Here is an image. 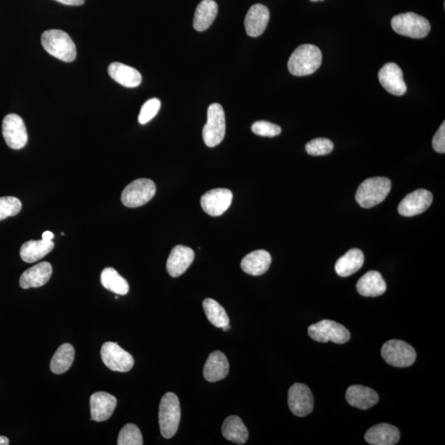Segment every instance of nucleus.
<instances>
[{"label": "nucleus", "instance_id": "nucleus-27", "mask_svg": "<svg viewBox=\"0 0 445 445\" xmlns=\"http://www.w3.org/2000/svg\"><path fill=\"white\" fill-rule=\"evenodd\" d=\"M54 243L52 241L31 240L22 245L20 256L27 263H34L45 258L54 249Z\"/></svg>", "mask_w": 445, "mask_h": 445}, {"label": "nucleus", "instance_id": "nucleus-38", "mask_svg": "<svg viewBox=\"0 0 445 445\" xmlns=\"http://www.w3.org/2000/svg\"><path fill=\"white\" fill-rule=\"evenodd\" d=\"M433 148L439 154L445 153V123H442L433 138Z\"/></svg>", "mask_w": 445, "mask_h": 445}, {"label": "nucleus", "instance_id": "nucleus-32", "mask_svg": "<svg viewBox=\"0 0 445 445\" xmlns=\"http://www.w3.org/2000/svg\"><path fill=\"white\" fill-rule=\"evenodd\" d=\"M205 314L214 327L222 328L229 324V318L223 307L217 301L205 299L203 302Z\"/></svg>", "mask_w": 445, "mask_h": 445}, {"label": "nucleus", "instance_id": "nucleus-15", "mask_svg": "<svg viewBox=\"0 0 445 445\" xmlns=\"http://www.w3.org/2000/svg\"><path fill=\"white\" fill-rule=\"evenodd\" d=\"M379 80L389 94L395 96L406 94L407 87L403 80L402 71L395 63H387L381 68L379 72Z\"/></svg>", "mask_w": 445, "mask_h": 445}, {"label": "nucleus", "instance_id": "nucleus-1", "mask_svg": "<svg viewBox=\"0 0 445 445\" xmlns=\"http://www.w3.org/2000/svg\"><path fill=\"white\" fill-rule=\"evenodd\" d=\"M322 61V52L319 48L311 44L301 45L289 59V71L295 76L309 75L319 70Z\"/></svg>", "mask_w": 445, "mask_h": 445}, {"label": "nucleus", "instance_id": "nucleus-21", "mask_svg": "<svg viewBox=\"0 0 445 445\" xmlns=\"http://www.w3.org/2000/svg\"><path fill=\"white\" fill-rule=\"evenodd\" d=\"M229 371V363L226 355L221 351H214L209 356L204 366V377L214 383L226 378Z\"/></svg>", "mask_w": 445, "mask_h": 445}, {"label": "nucleus", "instance_id": "nucleus-11", "mask_svg": "<svg viewBox=\"0 0 445 445\" xmlns=\"http://www.w3.org/2000/svg\"><path fill=\"white\" fill-rule=\"evenodd\" d=\"M2 132L7 145L13 149L24 148L29 140L24 122L17 114H8L3 118Z\"/></svg>", "mask_w": 445, "mask_h": 445}, {"label": "nucleus", "instance_id": "nucleus-6", "mask_svg": "<svg viewBox=\"0 0 445 445\" xmlns=\"http://www.w3.org/2000/svg\"><path fill=\"white\" fill-rule=\"evenodd\" d=\"M226 115L222 105L219 103L211 104L207 112V122L203 131L205 144L213 148L219 145L226 136Z\"/></svg>", "mask_w": 445, "mask_h": 445}, {"label": "nucleus", "instance_id": "nucleus-25", "mask_svg": "<svg viewBox=\"0 0 445 445\" xmlns=\"http://www.w3.org/2000/svg\"><path fill=\"white\" fill-rule=\"evenodd\" d=\"M108 73L112 79L126 88H136L141 84L140 73L122 63L114 62L108 67Z\"/></svg>", "mask_w": 445, "mask_h": 445}, {"label": "nucleus", "instance_id": "nucleus-12", "mask_svg": "<svg viewBox=\"0 0 445 445\" xmlns=\"http://www.w3.org/2000/svg\"><path fill=\"white\" fill-rule=\"evenodd\" d=\"M314 399L310 388L304 384L292 385L288 393V405L293 415L304 417L314 409Z\"/></svg>", "mask_w": 445, "mask_h": 445}, {"label": "nucleus", "instance_id": "nucleus-20", "mask_svg": "<svg viewBox=\"0 0 445 445\" xmlns=\"http://www.w3.org/2000/svg\"><path fill=\"white\" fill-rule=\"evenodd\" d=\"M346 397L349 404L360 410L370 409L377 404L379 399L374 390L362 385H352L347 389Z\"/></svg>", "mask_w": 445, "mask_h": 445}, {"label": "nucleus", "instance_id": "nucleus-13", "mask_svg": "<svg viewBox=\"0 0 445 445\" xmlns=\"http://www.w3.org/2000/svg\"><path fill=\"white\" fill-rule=\"evenodd\" d=\"M233 200L231 191L224 188L210 190L200 199L201 207L210 217H220L229 208Z\"/></svg>", "mask_w": 445, "mask_h": 445}, {"label": "nucleus", "instance_id": "nucleus-14", "mask_svg": "<svg viewBox=\"0 0 445 445\" xmlns=\"http://www.w3.org/2000/svg\"><path fill=\"white\" fill-rule=\"evenodd\" d=\"M433 195L425 189H418L408 194L398 205V212L402 217H412L425 212L432 204Z\"/></svg>", "mask_w": 445, "mask_h": 445}, {"label": "nucleus", "instance_id": "nucleus-41", "mask_svg": "<svg viewBox=\"0 0 445 445\" xmlns=\"http://www.w3.org/2000/svg\"><path fill=\"white\" fill-rule=\"evenodd\" d=\"M8 444H9V439L6 437H3V435H0V445Z\"/></svg>", "mask_w": 445, "mask_h": 445}, {"label": "nucleus", "instance_id": "nucleus-8", "mask_svg": "<svg viewBox=\"0 0 445 445\" xmlns=\"http://www.w3.org/2000/svg\"><path fill=\"white\" fill-rule=\"evenodd\" d=\"M308 333L309 337L314 341L323 343L333 342L337 344H345L351 339V333L348 329L332 320H323L311 325Z\"/></svg>", "mask_w": 445, "mask_h": 445}, {"label": "nucleus", "instance_id": "nucleus-40", "mask_svg": "<svg viewBox=\"0 0 445 445\" xmlns=\"http://www.w3.org/2000/svg\"><path fill=\"white\" fill-rule=\"evenodd\" d=\"M54 235L53 233L50 231H45L43 235V240L47 241H52L53 240Z\"/></svg>", "mask_w": 445, "mask_h": 445}, {"label": "nucleus", "instance_id": "nucleus-4", "mask_svg": "<svg viewBox=\"0 0 445 445\" xmlns=\"http://www.w3.org/2000/svg\"><path fill=\"white\" fill-rule=\"evenodd\" d=\"M181 420L180 402L176 394L168 393L160 402L159 421L160 431L165 439L175 435Z\"/></svg>", "mask_w": 445, "mask_h": 445}, {"label": "nucleus", "instance_id": "nucleus-16", "mask_svg": "<svg viewBox=\"0 0 445 445\" xmlns=\"http://www.w3.org/2000/svg\"><path fill=\"white\" fill-rule=\"evenodd\" d=\"M117 404V398L105 392H98L90 397L91 420L103 422L113 414Z\"/></svg>", "mask_w": 445, "mask_h": 445}, {"label": "nucleus", "instance_id": "nucleus-17", "mask_svg": "<svg viewBox=\"0 0 445 445\" xmlns=\"http://www.w3.org/2000/svg\"><path fill=\"white\" fill-rule=\"evenodd\" d=\"M195 254L190 247L177 245L173 247L167 261V270L172 277H180L194 263Z\"/></svg>", "mask_w": 445, "mask_h": 445}, {"label": "nucleus", "instance_id": "nucleus-18", "mask_svg": "<svg viewBox=\"0 0 445 445\" xmlns=\"http://www.w3.org/2000/svg\"><path fill=\"white\" fill-rule=\"evenodd\" d=\"M269 20V9L263 4H254L250 8L245 17V25L247 34L251 38L261 36L267 29Z\"/></svg>", "mask_w": 445, "mask_h": 445}, {"label": "nucleus", "instance_id": "nucleus-2", "mask_svg": "<svg viewBox=\"0 0 445 445\" xmlns=\"http://www.w3.org/2000/svg\"><path fill=\"white\" fill-rule=\"evenodd\" d=\"M392 183L387 177H376L361 183L356 200L361 207L370 209L382 203L391 191Z\"/></svg>", "mask_w": 445, "mask_h": 445}, {"label": "nucleus", "instance_id": "nucleus-39", "mask_svg": "<svg viewBox=\"0 0 445 445\" xmlns=\"http://www.w3.org/2000/svg\"><path fill=\"white\" fill-rule=\"evenodd\" d=\"M56 1L71 6H80L85 3V0H56Z\"/></svg>", "mask_w": 445, "mask_h": 445}, {"label": "nucleus", "instance_id": "nucleus-33", "mask_svg": "<svg viewBox=\"0 0 445 445\" xmlns=\"http://www.w3.org/2000/svg\"><path fill=\"white\" fill-rule=\"evenodd\" d=\"M143 444L140 430L135 424L126 425L119 434L118 445H142Z\"/></svg>", "mask_w": 445, "mask_h": 445}, {"label": "nucleus", "instance_id": "nucleus-22", "mask_svg": "<svg viewBox=\"0 0 445 445\" xmlns=\"http://www.w3.org/2000/svg\"><path fill=\"white\" fill-rule=\"evenodd\" d=\"M400 437V432L395 426L381 423L367 431L365 439L370 444L394 445L398 443Z\"/></svg>", "mask_w": 445, "mask_h": 445}, {"label": "nucleus", "instance_id": "nucleus-34", "mask_svg": "<svg viewBox=\"0 0 445 445\" xmlns=\"http://www.w3.org/2000/svg\"><path fill=\"white\" fill-rule=\"evenodd\" d=\"M21 210L22 203L17 197H0V221L8 217H15Z\"/></svg>", "mask_w": 445, "mask_h": 445}, {"label": "nucleus", "instance_id": "nucleus-36", "mask_svg": "<svg viewBox=\"0 0 445 445\" xmlns=\"http://www.w3.org/2000/svg\"><path fill=\"white\" fill-rule=\"evenodd\" d=\"M161 103L158 99H152L147 102L141 108L139 115V122L141 125L148 123L158 114Z\"/></svg>", "mask_w": 445, "mask_h": 445}, {"label": "nucleus", "instance_id": "nucleus-30", "mask_svg": "<svg viewBox=\"0 0 445 445\" xmlns=\"http://www.w3.org/2000/svg\"><path fill=\"white\" fill-rule=\"evenodd\" d=\"M75 349L71 344H63L50 361V370L56 374H62L70 370L73 360H75Z\"/></svg>", "mask_w": 445, "mask_h": 445}, {"label": "nucleus", "instance_id": "nucleus-43", "mask_svg": "<svg viewBox=\"0 0 445 445\" xmlns=\"http://www.w3.org/2000/svg\"><path fill=\"white\" fill-rule=\"evenodd\" d=\"M310 1H312V2H318V1H322V0H310Z\"/></svg>", "mask_w": 445, "mask_h": 445}, {"label": "nucleus", "instance_id": "nucleus-23", "mask_svg": "<svg viewBox=\"0 0 445 445\" xmlns=\"http://www.w3.org/2000/svg\"><path fill=\"white\" fill-rule=\"evenodd\" d=\"M356 289L360 295L365 297H378L386 291L387 284L382 275L370 270L358 281Z\"/></svg>", "mask_w": 445, "mask_h": 445}, {"label": "nucleus", "instance_id": "nucleus-10", "mask_svg": "<svg viewBox=\"0 0 445 445\" xmlns=\"http://www.w3.org/2000/svg\"><path fill=\"white\" fill-rule=\"evenodd\" d=\"M101 357L109 370L117 372H128L134 366V359L130 353L115 342H105L101 349Z\"/></svg>", "mask_w": 445, "mask_h": 445}, {"label": "nucleus", "instance_id": "nucleus-31", "mask_svg": "<svg viewBox=\"0 0 445 445\" xmlns=\"http://www.w3.org/2000/svg\"><path fill=\"white\" fill-rule=\"evenodd\" d=\"M101 283L108 291L119 296H126L130 290L126 279L112 268H107L103 270L101 274Z\"/></svg>", "mask_w": 445, "mask_h": 445}, {"label": "nucleus", "instance_id": "nucleus-7", "mask_svg": "<svg viewBox=\"0 0 445 445\" xmlns=\"http://www.w3.org/2000/svg\"><path fill=\"white\" fill-rule=\"evenodd\" d=\"M156 194L155 183L147 178L132 182L123 190L122 203L126 207L136 208L152 200Z\"/></svg>", "mask_w": 445, "mask_h": 445}, {"label": "nucleus", "instance_id": "nucleus-35", "mask_svg": "<svg viewBox=\"0 0 445 445\" xmlns=\"http://www.w3.org/2000/svg\"><path fill=\"white\" fill-rule=\"evenodd\" d=\"M334 149L333 142L326 138H316L305 146L307 153L313 156L327 155Z\"/></svg>", "mask_w": 445, "mask_h": 445}, {"label": "nucleus", "instance_id": "nucleus-29", "mask_svg": "<svg viewBox=\"0 0 445 445\" xmlns=\"http://www.w3.org/2000/svg\"><path fill=\"white\" fill-rule=\"evenodd\" d=\"M224 437L233 443L243 444L249 439V431L240 417L231 416L227 417L222 425Z\"/></svg>", "mask_w": 445, "mask_h": 445}, {"label": "nucleus", "instance_id": "nucleus-28", "mask_svg": "<svg viewBox=\"0 0 445 445\" xmlns=\"http://www.w3.org/2000/svg\"><path fill=\"white\" fill-rule=\"evenodd\" d=\"M217 13L218 6L214 0H203L196 9L194 29L198 31L207 30L212 25Z\"/></svg>", "mask_w": 445, "mask_h": 445}, {"label": "nucleus", "instance_id": "nucleus-26", "mask_svg": "<svg viewBox=\"0 0 445 445\" xmlns=\"http://www.w3.org/2000/svg\"><path fill=\"white\" fill-rule=\"evenodd\" d=\"M365 256L360 249H353L339 258L335 265V270L342 277H348L363 267Z\"/></svg>", "mask_w": 445, "mask_h": 445}, {"label": "nucleus", "instance_id": "nucleus-42", "mask_svg": "<svg viewBox=\"0 0 445 445\" xmlns=\"http://www.w3.org/2000/svg\"><path fill=\"white\" fill-rule=\"evenodd\" d=\"M222 329L224 330V331H228V330L231 329V326L227 325L226 326V327L222 328Z\"/></svg>", "mask_w": 445, "mask_h": 445}, {"label": "nucleus", "instance_id": "nucleus-24", "mask_svg": "<svg viewBox=\"0 0 445 445\" xmlns=\"http://www.w3.org/2000/svg\"><path fill=\"white\" fill-rule=\"evenodd\" d=\"M272 256L268 251L258 250L247 254L241 261V268L247 274L258 277L267 272Z\"/></svg>", "mask_w": 445, "mask_h": 445}, {"label": "nucleus", "instance_id": "nucleus-5", "mask_svg": "<svg viewBox=\"0 0 445 445\" xmlns=\"http://www.w3.org/2000/svg\"><path fill=\"white\" fill-rule=\"evenodd\" d=\"M391 25L395 33L415 39L425 38L431 29L430 22L415 13H402L393 17Z\"/></svg>", "mask_w": 445, "mask_h": 445}, {"label": "nucleus", "instance_id": "nucleus-9", "mask_svg": "<svg viewBox=\"0 0 445 445\" xmlns=\"http://www.w3.org/2000/svg\"><path fill=\"white\" fill-rule=\"evenodd\" d=\"M381 354L388 365L397 368L409 367L414 364L416 359L414 348L409 344L399 340H390L385 343Z\"/></svg>", "mask_w": 445, "mask_h": 445}, {"label": "nucleus", "instance_id": "nucleus-37", "mask_svg": "<svg viewBox=\"0 0 445 445\" xmlns=\"http://www.w3.org/2000/svg\"><path fill=\"white\" fill-rule=\"evenodd\" d=\"M251 131L260 136L275 137L281 134L282 128L268 122L260 121L252 124Z\"/></svg>", "mask_w": 445, "mask_h": 445}, {"label": "nucleus", "instance_id": "nucleus-3", "mask_svg": "<svg viewBox=\"0 0 445 445\" xmlns=\"http://www.w3.org/2000/svg\"><path fill=\"white\" fill-rule=\"evenodd\" d=\"M41 45L52 57L65 62H72L76 58V47L71 36L62 30L44 31Z\"/></svg>", "mask_w": 445, "mask_h": 445}, {"label": "nucleus", "instance_id": "nucleus-19", "mask_svg": "<svg viewBox=\"0 0 445 445\" xmlns=\"http://www.w3.org/2000/svg\"><path fill=\"white\" fill-rule=\"evenodd\" d=\"M52 267L48 261L36 264L25 270L20 279V286L24 290L38 288L47 284L52 277Z\"/></svg>", "mask_w": 445, "mask_h": 445}]
</instances>
